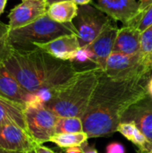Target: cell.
I'll return each mask as SVG.
<instances>
[{
    "label": "cell",
    "mask_w": 152,
    "mask_h": 153,
    "mask_svg": "<svg viewBox=\"0 0 152 153\" xmlns=\"http://www.w3.org/2000/svg\"><path fill=\"white\" fill-rule=\"evenodd\" d=\"M151 75L148 73L127 80H114L102 73L82 117L83 131L90 138L116 132L127 109L148 96Z\"/></svg>",
    "instance_id": "obj_1"
},
{
    "label": "cell",
    "mask_w": 152,
    "mask_h": 153,
    "mask_svg": "<svg viewBox=\"0 0 152 153\" xmlns=\"http://www.w3.org/2000/svg\"><path fill=\"white\" fill-rule=\"evenodd\" d=\"M4 65L29 92L54 90L66 82L77 72L69 61H63L38 48H13Z\"/></svg>",
    "instance_id": "obj_2"
},
{
    "label": "cell",
    "mask_w": 152,
    "mask_h": 153,
    "mask_svg": "<svg viewBox=\"0 0 152 153\" xmlns=\"http://www.w3.org/2000/svg\"><path fill=\"white\" fill-rule=\"evenodd\" d=\"M103 71L99 68L77 72L66 82L53 90L45 106L58 117L82 119Z\"/></svg>",
    "instance_id": "obj_3"
},
{
    "label": "cell",
    "mask_w": 152,
    "mask_h": 153,
    "mask_svg": "<svg viewBox=\"0 0 152 153\" xmlns=\"http://www.w3.org/2000/svg\"><path fill=\"white\" fill-rule=\"evenodd\" d=\"M76 34L73 22L63 24L47 14L21 28L9 30V40L13 48H24L36 43H46L63 35Z\"/></svg>",
    "instance_id": "obj_4"
},
{
    "label": "cell",
    "mask_w": 152,
    "mask_h": 153,
    "mask_svg": "<svg viewBox=\"0 0 152 153\" xmlns=\"http://www.w3.org/2000/svg\"><path fill=\"white\" fill-rule=\"evenodd\" d=\"M152 71V53L142 51L133 55L112 52L108 56L105 74L114 80H127Z\"/></svg>",
    "instance_id": "obj_5"
},
{
    "label": "cell",
    "mask_w": 152,
    "mask_h": 153,
    "mask_svg": "<svg viewBox=\"0 0 152 153\" xmlns=\"http://www.w3.org/2000/svg\"><path fill=\"white\" fill-rule=\"evenodd\" d=\"M111 17L90 4L78 6V13L73 20L80 47H86L110 24Z\"/></svg>",
    "instance_id": "obj_6"
},
{
    "label": "cell",
    "mask_w": 152,
    "mask_h": 153,
    "mask_svg": "<svg viewBox=\"0 0 152 153\" xmlns=\"http://www.w3.org/2000/svg\"><path fill=\"white\" fill-rule=\"evenodd\" d=\"M27 129L38 144L50 142L58 117L43 104H28L24 109Z\"/></svg>",
    "instance_id": "obj_7"
},
{
    "label": "cell",
    "mask_w": 152,
    "mask_h": 153,
    "mask_svg": "<svg viewBox=\"0 0 152 153\" xmlns=\"http://www.w3.org/2000/svg\"><path fill=\"white\" fill-rule=\"evenodd\" d=\"M38 145L31 135L22 127L8 124L0 126V149L9 152H30Z\"/></svg>",
    "instance_id": "obj_8"
},
{
    "label": "cell",
    "mask_w": 152,
    "mask_h": 153,
    "mask_svg": "<svg viewBox=\"0 0 152 153\" xmlns=\"http://www.w3.org/2000/svg\"><path fill=\"white\" fill-rule=\"evenodd\" d=\"M47 5L45 0H22L8 14L9 30L28 25L47 14Z\"/></svg>",
    "instance_id": "obj_9"
},
{
    "label": "cell",
    "mask_w": 152,
    "mask_h": 153,
    "mask_svg": "<svg viewBox=\"0 0 152 153\" xmlns=\"http://www.w3.org/2000/svg\"><path fill=\"white\" fill-rule=\"evenodd\" d=\"M121 122H133L149 142L152 151V99L148 95L145 99L133 105L124 114Z\"/></svg>",
    "instance_id": "obj_10"
},
{
    "label": "cell",
    "mask_w": 152,
    "mask_h": 153,
    "mask_svg": "<svg viewBox=\"0 0 152 153\" xmlns=\"http://www.w3.org/2000/svg\"><path fill=\"white\" fill-rule=\"evenodd\" d=\"M95 6L124 25H132L140 15L139 2L136 0H97Z\"/></svg>",
    "instance_id": "obj_11"
},
{
    "label": "cell",
    "mask_w": 152,
    "mask_h": 153,
    "mask_svg": "<svg viewBox=\"0 0 152 153\" xmlns=\"http://www.w3.org/2000/svg\"><path fill=\"white\" fill-rule=\"evenodd\" d=\"M0 96L25 107L34 99V94L27 91L4 64L0 65Z\"/></svg>",
    "instance_id": "obj_12"
},
{
    "label": "cell",
    "mask_w": 152,
    "mask_h": 153,
    "mask_svg": "<svg viewBox=\"0 0 152 153\" xmlns=\"http://www.w3.org/2000/svg\"><path fill=\"white\" fill-rule=\"evenodd\" d=\"M33 46L63 61H69L75 51L81 48L76 34L63 35L48 42L36 43Z\"/></svg>",
    "instance_id": "obj_13"
},
{
    "label": "cell",
    "mask_w": 152,
    "mask_h": 153,
    "mask_svg": "<svg viewBox=\"0 0 152 153\" xmlns=\"http://www.w3.org/2000/svg\"><path fill=\"white\" fill-rule=\"evenodd\" d=\"M117 31L118 29L116 28V25H114L112 22L97 37L94 41L86 46L95 54L98 61V67L103 72H105L108 58L113 52Z\"/></svg>",
    "instance_id": "obj_14"
},
{
    "label": "cell",
    "mask_w": 152,
    "mask_h": 153,
    "mask_svg": "<svg viewBox=\"0 0 152 153\" xmlns=\"http://www.w3.org/2000/svg\"><path fill=\"white\" fill-rule=\"evenodd\" d=\"M142 32L135 27L125 25L118 29L113 52L133 55L141 51Z\"/></svg>",
    "instance_id": "obj_15"
},
{
    "label": "cell",
    "mask_w": 152,
    "mask_h": 153,
    "mask_svg": "<svg viewBox=\"0 0 152 153\" xmlns=\"http://www.w3.org/2000/svg\"><path fill=\"white\" fill-rule=\"evenodd\" d=\"M24 109L25 106L0 96V126L12 124L28 132Z\"/></svg>",
    "instance_id": "obj_16"
},
{
    "label": "cell",
    "mask_w": 152,
    "mask_h": 153,
    "mask_svg": "<svg viewBox=\"0 0 152 153\" xmlns=\"http://www.w3.org/2000/svg\"><path fill=\"white\" fill-rule=\"evenodd\" d=\"M78 13V5L73 0L54 3L47 7V14L55 22L66 24L73 22Z\"/></svg>",
    "instance_id": "obj_17"
},
{
    "label": "cell",
    "mask_w": 152,
    "mask_h": 153,
    "mask_svg": "<svg viewBox=\"0 0 152 153\" xmlns=\"http://www.w3.org/2000/svg\"><path fill=\"white\" fill-rule=\"evenodd\" d=\"M116 132L120 133L128 141L136 145L139 149V153L150 152V146L147 138L133 122H121L116 128Z\"/></svg>",
    "instance_id": "obj_18"
},
{
    "label": "cell",
    "mask_w": 152,
    "mask_h": 153,
    "mask_svg": "<svg viewBox=\"0 0 152 153\" xmlns=\"http://www.w3.org/2000/svg\"><path fill=\"white\" fill-rule=\"evenodd\" d=\"M69 62L73 65L76 72H82L99 68L95 54L88 47L78 48Z\"/></svg>",
    "instance_id": "obj_19"
},
{
    "label": "cell",
    "mask_w": 152,
    "mask_h": 153,
    "mask_svg": "<svg viewBox=\"0 0 152 153\" xmlns=\"http://www.w3.org/2000/svg\"><path fill=\"white\" fill-rule=\"evenodd\" d=\"M89 135L85 132L79 133H63L55 134L50 142L57 145L61 149H67L73 146H82L88 144Z\"/></svg>",
    "instance_id": "obj_20"
},
{
    "label": "cell",
    "mask_w": 152,
    "mask_h": 153,
    "mask_svg": "<svg viewBox=\"0 0 152 153\" xmlns=\"http://www.w3.org/2000/svg\"><path fill=\"white\" fill-rule=\"evenodd\" d=\"M56 134L63 133H79L83 131L82 119L80 117H58L56 124Z\"/></svg>",
    "instance_id": "obj_21"
},
{
    "label": "cell",
    "mask_w": 152,
    "mask_h": 153,
    "mask_svg": "<svg viewBox=\"0 0 152 153\" xmlns=\"http://www.w3.org/2000/svg\"><path fill=\"white\" fill-rule=\"evenodd\" d=\"M13 49V45L9 40V27L0 22V65L9 57Z\"/></svg>",
    "instance_id": "obj_22"
},
{
    "label": "cell",
    "mask_w": 152,
    "mask_h": 153,
    "mask_svg": "<svg viewBox=\"0 0 152 153\" xmlns=\"http://www.w3.org/2000/svg\"><path fill=\"white\" fill-rule=\"evenodd\" d=\"M151 25H152V4L140 13L131 26L137 28L141 32H142Z\"/></svg>",
    "instance_id": "obj_23"
},
{
    "label": "cell",
    "mask_w": 152,
    "mask_h": 153,
    "mask_svg": "<svg viewBox=\"0 0 152 153\" xmlns=\"http://www.w3.org/2000/svg\"><path fill=\"white\" fill-rule=\"evenodd\" d=\"M141 51L144 54L152 53V25L142 32Z\"/></svg>",
    "instance_id": "obj_24"
},
{
    "label": "cell",
    "mask_w": 152,
    "mask_h": 153,
    "mask_svg": "<svg viewBox=\"0 0 152 153\" xmlns=\"http://www.w3.org/2000/svg\"><path fill=\"white\" fill-rule=\"evenodd\" d=\"M106 153H126V151L122 143L114 142L107 145Z\"/></svg>",
    "instance_id": "obj_25"
},
{
    "label": "cell",
    "mask_w": 152,
    "mask_h": 153,
    "mask_svg": "<svg viewBox=\"0 0 152 153\" xmlns=\"http://www.w3.org/2000/svg\"><path fill=\"white\" fill-rule=\"evenodd\" d=\"M34 152L35 153H56L54 152L53 150L44 146L43 144H38L35 149H34Z\"/></svg>",
    "instance_id": "obj_26"
},
{
    "label": "cell",
    "mask_w": 152,
    "mask_h": 153,
    "mask_svg": "<svg viewBox=\"0 0 152 153\" xmlns=\"http://www.w3.org/2000/svg\"><path fill=\"white\" fill-rule=\"evenodd\" d=\"M152 4V0H139V11L140 13L144 11L146 8H148ZM138 17V16H137ZM136 17V18H137Z\"/></svg>",
    "instance_id": "obj_27"
},
{
    "label": "cell",
    "mask_w": 152,
    "mask_h": 153,
    "mask_svg": "<svg viewBox=\"0 0 152 153\" xmlns=\"http://www.w3.org/2000/svg\"><path fill=\"white\" fill-rule=\"evenodd\" d=\"M65 153H83L82 146H73L65 149Z\"/></svg>",
    "instance_id": "obj_28"
},
{
    "label": "cell",
    "mask_w": 152,
    "mask_h": 153,
    "mask_svg": "<svg viewBox=\"0 0 152 153\" xmlns=\"http://www.w3.org/2000/svg\"><path fill=\"white\" fill-rule=\"evenodd\" d=\"M83 153H99L94 146H89L88 144L82 145Z\"/></svg>",
    "instance_id": "obj_29"
},
{
    "label": "cell",
    "mask_w": 152,
    "mask_h": 153,
    "mask_svg": "<svg viewBox=\"0 0 152 153\" xmlns=\"http://www.w3.org/2000/svg\"><path fill=\"white\" fill-rule=\"evenodd\" d=\"M147 91H148V95L152 99V74L151 75L147 84Z\"/></svg>",
    "instance_id": "obj_30"
},
{
    "label": "cell",
    "mask_w": 152,
    "mask_h": 153,
    "mask_svg": "<svg viewBox=\"0 0 152 153\" xmlns=\"http://www.w3.org/2000/svg\"><path fill=\"white\" fill-rule=\"evenodd\" d=\"M77 5H84V4H89L92 0H73Z\"/></svg>",
    "instance_id": "obj_31"
},
{
    "label": "cell",
    "mask_w": 152,
    "mask_h": 153,
    "mask_svg": "<svg viewBox=\"0 0 152 153\" xmlns=\"http://www.w3.org/2000/svg\"><path fill=\"white\" fill-rule=\"evenodd\" d=\"M6 3H7V0H0V16L4 11V8L6 6Z\"/></svg>",
    "instance_id": "obj_32"
},
{
    "label": "cell",
    "mask_w": 152,
    "mask_h": 153,
    "mask_svg": "<svg viewBox=\"0 0 152 153\" xmlns=\"http://www.w3.org/2000/svg\"><path fill=\"white\" fill-rule=\"evenodd\" d=\"M45 1H46V4H47V7H48L50 4H54V3L60 2V1H65V0H45Z\"/></svg>",
    "instance_id": "obj_33"
},
{
    "label": "cell",
    "mask_w": 152,
    "mask_h": 153,
    "mask_svg": "<svg viewBox=\"0 0 152 153\" xmlns=\"http://www.w3.org/2000/svg\"><path fill=\"white\" fill-rule=\"evenodd\" d=\"M0 153H24V152H9V151H4L0 149ZM28 153V152H27Z\"/></svg>",
    "instance_id": "obj_34"
},
{
    "label": "cell",
    "mask_w": 152,
    "mask_h": 153,
    "mask_svg": "<svg viewBox=\"0 0 152 153\" xmlns=\"http://www.w3.org/2000/svg\"><path fill=\"white\" fill-rule=\"evenodd\" d=\"M28 153H35V152H34V151H33V152H28Z\"/></svg>",
    "instance_id": "obj_35"
},
{
    "label": "cell",
    "mask_w": 152,
    "mask_h": 153,
    "mask_svg": "<svg viewBox=\"0 0 152 153\" xmlns=\"http://www.w3.org/2000/svg\"><path fill=\"white\" fill-rule=\"evenodd\" d=\"M146 153H152V151L151 152H146Z\"/></svg>",
    "instance_id": "obj_36"
}]
</instances>
